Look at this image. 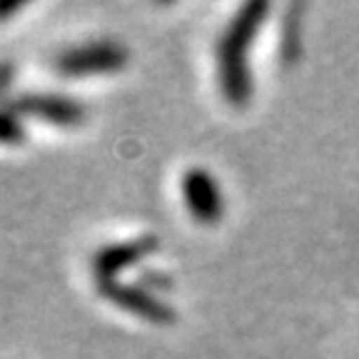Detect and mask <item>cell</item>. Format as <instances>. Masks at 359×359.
I'll use <instances>...</instances> for the list:
<instances>
[{"label":"cell","mask_w":359,"mask_h":359,"mask_svg":"<svg viewBox=\"0 0 359 359\" xmlns=\"http://www.w3.org/2000/svg\"><path fill=\"white\" fill-rule=\"evenodd\" d=\"M269 15L267 0H250L232 15L227 28L217 38V80L224 100L232 107H247L252 100L255 85L250 70V50Z\"/></svg>","instance_id":"1"},{"label":"cell","mask_w":359,"mask_h":359,"mask_svg":"<svg viewBox=\"0 0 359 359\" xmlns=\"http://www.w3.org/2000/svg\"><path fill=\"white\" fill-rule=\"evenodd\" d=\"M128 65V48L118 40H93L75 45L55 60L57 73L65 78H85V75L120 73Z\"/></svg>","instance_id":"2"},{"label":"cell","mask_w":359,"mask_h":359,"mask_svg":"<svg viewBox=\"0 0 359 359\" xmlns=\"http://www.w3.org/2000/svg\"><path fill=\"white\" fill-rule=\"evenodd\" d=\"M100 294L115 307L125 309V312L140 317V320L150 322V325L170 327L177 322V312L170 307L168 302H163L160 297H155L152 292L142 290L140 285H128V282H107V285L97 287Z\"/></svg>","instance_id":"3"},{"label":"cell","mask_w":359,"mask_h":359,"mask_svg":"<svg viewBox=\"0 0 359 359\" xmlns=\"http://www.w3.org/2000/svg\"><path fill=\"white\" fill-rule=\"evenodd\" d=\"M157 250H160V240L155 235H140L135 240L115 242V245L97 250L95 257H93V275L97 280V287L107 285V282H118L123 272L140 264L142 259L155 255Z\"/></svg>","instance_id":"4"},{"label":"cell","mask_w":359,"mask_h":359,"mask_svg":"<svg viewBox=\"0 0 359 359\" xmlns=\"http://www.w3.org/2000/svg\"><path fill=\"white\" fill-rule=\"evenodd\" d=\"M8 107H13L20 118L43 120L55 128H78L85 120V107L70 95L57 93H25L8 102Z\"/></svg>","instance_id":"5"},{"label":"cell","mask_w":359,"mask_h":359,"mask_svg":"<svg viewBox=\"0 0 359 359\" xmlns=\"http://www.w3.org/2000/svg\"><path fill=\"white\" fill-rule=\"evenodd\" d=\"M182 200L197 224H217L224 215L222 187L205 168H190L182 175Z\"/></svg>","instance_id":"6"},{"label":"cell","mask_w":359,"mask_h":359,"mask_svg":"<svg viewBox=\"0 0 359 359\" xmlns=\"http://www.w3.org/2000/svg\"><path fill=\"white\" fill-rule=\"evenodd\" d=\"M25 125L13 107H0V145L15 147L25 142Z\"/></svg>","instance_id":"7"},{"label":"cell","mask_w":359,"mask_h":359,"mask_svg":"<svg viewBox=\"0 0 359 359\" xmlns=\"http://www.w3.org/2000/svg\"><path fill=\"white\" fill-rule=\"evenodd\" d=\"M137 285L147 292H152V290L157 292V290H170V287H172V280H170V275H165V272L145 269V272H140V277H137Z\"/></svg>","instance_id":"8"},{"label":"cell","mask_w":359,"mask_h":359,"mask_svg":"<svg viewBox=\"0 0 359 359\" xmlns=\"http://www.w3.org/2000/svg\"><path fill=\"white\" fill-rule=\"evenodd\" d=\"M22 3H18V0H0V20H8L11 15H15V13L22 11Z\"/></svg>","instance_id":"9"}]
</instances>
